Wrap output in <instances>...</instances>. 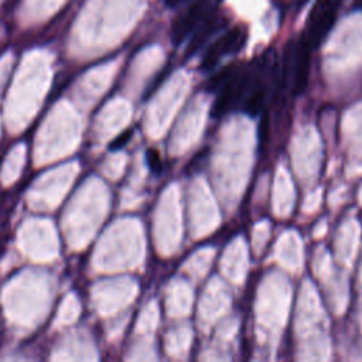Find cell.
<instances>
[{
	"instance_id": "8",
	"label": "cell",
	"mask_w": 362,
	"mask_h": 362,
	"mask_svg": "<svg viewBox=\"0 0 362 362\" xmlns=\"http://www.w3.org/2000/svg\"><path fill=\"white\" fill-rule=\"evenodd\" d=\"M147 161H148V165H150L151 171H154V173H160V171H161V168H163V160H161V157H160V154H158L157 150L150 148V150L147 151Z\"/></svg>"
},
{
	"instance_id": "10",
	"label": "cell",
	"mask_w": 362,
	"mask_h": 362,
	"mask_svg": "<svg viewBox=\"0 0 362 362\" xmlns=\"http://www.w3.org/2000/svg\"><path fill=\"white\" fill-rule=\"evenodd\" d=\"M185 1H188V0H164L165 6H167V7H171V8H174V7H178V6L184 4Z\"/></svg>"
},
{
	"instance_id": "4",
	"label": "cell",
	"mask_w": 362,
	"mask_h": 362,
	"mask_svg": "<svg viewBox=\"0 0 362 362\" xmlns=\"http://www.w3.org/2000/svg\"><path fill=\"white\" fill-rule=\"evenodd\" d=\"M221 0H195L188 8H185L173 23L171 27V41L174 45L182 44L188 35H191L195 28L202 24L208 17H211Z\"/></svg>"
},
{
	"instance_id": "1",
	"label": "cell",
	"mask_w": 362,
	"mask_h": 362,
	"mask_svg": "<svg viewBox=\"0 0 362 362\" xmlns=\"http://www.w3.org/2000/svg\"><path fill=\"white\" fill-rule=\"evenodd\" d=\"M255 74V64L235 65L228 78L221 83L216 90V98L211 109L214 119H221L232 109L242 103L246 96Z\"/></svg>"
},
{
	"instance_id": "2",
	"label": "cell",
	"mask_w": 362,
	"mask_h": 362,
	"mask_svg": "<svg viewBox=\"0 0 362 362\" xmlns=\"http://www.w3.org/2000/svg\"><path fill=\"white\" fill-rule=\"evenodd\" d=\"M311 47L301 37L300 40H290L283 52L280 69L287 75L290 82V95H301L310 78L311 68Z\"/></svg>"
},
{
	"instance_id": "3",
	"label": "cell",
	"mask_w": 362,
	"mask_h": 362,
	"mask_svg": "<svg viewBox=\"0 0 362 362\" xmlns=\"http://www.w3.org/2000/svg\"><path fill=\"white\" fill-rule=\"evenodd\" d=\"M342 0H315L308 14L304 31V41L314 49L331 31Z\"/></svg>"
},
{
	"instance_id": "6",
	"label": "cell",
	"mask_w": 362,
	"mask_h": 362,
	"mask_svg": "<svg viewBox=\"0 0 362 362\" xmlns=\"http://www.w3.org/2000/svg\"><path fill=\"white\" fill-rule=\"evenodd\" d=\"M228 23H229L228 17L223 14H219L218 11H215L211 17H208L191 34V38L185 48V58H191L194 54H197L198 49H201L212 35H215L218 31L225 28Z\"/></svg>"
},
{
	"instance_id": "5",
	"label": "cell",
	"mask_w": 362,
	"mask_h": 362,
	"mask_svg": "<svg viewBox=\"0 0 362 362\" xmlns=\"http://www.w3.org/2000/svg\"><path fill=\"white\" fill-rule=\"evenodd\" d=\"M245 42H246L245 27L236 25L233 28H229L208 47V49L201 58L199 69L202 72H208L214 69L223 57L239 52L245 45Z\"/></svg>"
},
{
	"instance_id": "9",
	"label": "cell",
	"mask_w": 362,
	"mask_h": 362,
	"mask_svg": "<svg viewBox=\"0 0 362 362\" xmlns=\"http://www.w3.org/2000/svg\"><path fill=\"white\" fill-rule=\"evenodd\" d=\"M130 134H132L130 130L126 132V133H123V134H120V137H119L116 141L112 143V148H119V147H122V146L130 139Z\"/></svg>"
},
{
	"instance_id": "7",
	"label": "cell",
	"mask_w": 362,
	"mask_h": 362,
	"mask_svg": "<svg viewBox=\"0 0 362 362\" xmlns=\"http://www.w3.org/2000/svg\"><path fill=\"white\" fill-rule=\"evenodd\" d=\"M233 68H235V64L228 65V66H225L223 69H221L216 75H214V76L209 79L206 89H208L209 92H216V90H218V88L221 86V83L228 78V75L232 72V69H233Z\"/></svg>"
}]
</instances>
